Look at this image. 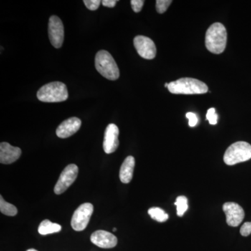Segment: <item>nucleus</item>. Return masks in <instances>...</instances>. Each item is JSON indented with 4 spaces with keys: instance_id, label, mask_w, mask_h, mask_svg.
<instances>
[{
    "instance_id": "11",
    "label": "nucleus",
    "mask_w": 251,
    "mask_h": 251,
    "mask_svg": "<svg viewBox=\"0 0 251 251\" xmlns=\"http://www.w3.org/2000/svg\"><path fill=\"white\" fill-rule=\"evenodd\" d=\"M120 133L118 127L114 124H110L107 126L104 134L103 148L106 153L115 152L118 148L120 142L118 136Z\"/></svg>"
},
{
    "instance_id": "5",
    "label": "nucleus",
    "mask_w": 251,
    "mask_h": 251,
    "mask_svg": "<svg viewBox=\"0 0 251 251\" xmlns=\"http://www.w3.org/2000/svg\"><path fill=\"white\" fill-rule=\"evenodd\" d=\"M251 158V145L247 142L239 141L231 145L225 152L224 161L227 166L249 161Z\"/></svg>"
},
{
    "instance_id": "21",
    "label": "nucleus",
    "mask_w": 251,
    "mask_h": 251,
    "mask_svg": "<svg viewBox=\"0 0 251 251\" xmlns=\"http://www.w3.org/2000/svg\"><path fill=\"white\" fill-rule=\"evenodd\" d=\"M206 120L211 125H216L218 122V115L216 113L215 108H211L208 110L206 113Z\"/></svg>"
},
{
    "instance_id": "13",
    "label": "nucleus",
    "mask_w": 251,
    "mask_h": 251,
    "mask_svg": "<svg viewBox=\"0 0 251 251\" xmlns=\"http://www.w3.org/2000/svg\"><path fill=\"white\" fill-rule=\"evenodd\" d=\"M82 122L77 117H71L57 127L56 134L60 138H67L80 129Z\"/></svg>"
},
{
    "instance_id": "29",
    "label": "nucleus",
    "mask_w": 251,
    "mask_h": 251,
    "mask_svg": "<svg viewBox=\"0 0 251 251\" xmlns=\"http://www.w3.org/2000/svg\"><path fill=\"white\" fill-rule=\"evenodd\" d=\"M114 232H115V231H117V228H113Z\"/></svg>"
},
{
    "instance_id": "14",
    "label": "nucleus",
    "mask_w": 251,
    "mask_h": 251,
    "mask_svg": "<svg viewBox=\"0 0 251 251\" xmlns=\"http://www.w3.org/2000/svg\"><path fill=\"white\" fill-rule=\"evenodd\" d=\"M21 149L13 147L8 143L0 144V162L2 164H11L17 161L21 156Z\"/></svg>"
},
{
    "instance_id": "12",
    "label": "nucleus",
    "mask_w": 251,
    "mask_h": 251,
    "mask_svg": "<svg viewBox=\"0 0 251 251\" xmlns=\"http://www.w3.org/2000/svg\"><path fill=\"white\" fill-rule=\"evenodd\" d=\"M90 239L92 244L102 249H112L117 244V238L107 231H96L91 235Z\"/></svg>"
},
{
    "instance_id": "10",
    "label": "nucleus",
    "mask_w": 251,
    "mask_h": 251,
    "mask_svg": "<svg viewBox=\"0 0 251 251\" xmlns=\"http://www.w3.org/2000/svg\"><path fill=\"white\" fill-rule=\"evenodd\" d=\"M226 216V223L231 227H237L245 216L244 209L235 202H226L223 206Z\"/></svg>"
},
{
    "instance_id": "27",
    "label": "nucleus",
    "mask_w": 251,
    "mask_h": 251,
    "mask_svg": "<svg viewBox=\"0 0 251 251\" xmlns=\"http://www.w3.org/2000/svg\"><path fill=\"white\" fill-rule=\"evenodd\" d=\"M27 251H36V249H28V250Z\"/></svg>"
},
{
    "instance_id": "25",
    "label": "nucleus",
    "mask_w": 251,
    "mask_h": 251,
    "mask_svg": "<svg viewBox=\"0 0 251 251\" xmlns=\"http://www.w3.org/2000/svg\"><path fill=\"white\" fill-rule=\"evenodd\" d=\"M186 117L189 120L188 125L190 126L194 127L198 125V119L196 114L193 113V112H188V113H186Z\"/></svg>"
},
{
    "instance_id": "28",
    "label": "nucleus",
    "mask_w": 251,
    "mask_h": 251,
    "mask_svg": "<svg viewBox=\"0 0 251 251\" xmlns=\"http://www.w3.org/2000/svg\"><path fill=\"white\" fill-rule=\"evenodd\" d=\"M168 85H169V83L165 84V87H167V88H168Z\"/></svg>"
},
{
    "instance_id": "24",
    "label": "nucleus",
    "mask_w": 251,
    "mask_h": 251,
    "mask_svg": "<svg viewBox=\"0 0 251 251\" xmlns=\"http://www.w3.org/2000/svg\"><path fill=\"white\" fill-rule=\"evenodd\" d=\"M240 233L244 237H248L251 234V222L244 223L240 229Z\"/></svg>"
},
{
    "instance_id": "20",
    "label": "nucleus",
    "mask_w": 251,
    "mask_h": 251,
    "mask_svg": "<svg viewBox=\"0 0 251 251\" xmlns=\"http://www.w3.org/2000/svg\"><path fill=\"white\" fill-rule=\"evenodd\" d=\"M173 1L171 0H157L156 1V8L157 12L159 14H163L166 12L172 4Z\"/></svg>"
},
{
    "instance_id": "23",
    "label": "nucleus",
    "mask_w": 251,
    "mask_h": 251,
    "mask_svg": "<svg viewBox=\"0 0 251 251\" xmlns=\"http://www.w3.org/2000/svg\"><path fill=\"white\" fill-rule=\"evenodd\" d=\"M144 3H145V1H143V0H131L130 1L132 9L135 13H138L141 11L143 9Z\"/></svg>"
},
{
    "instance_id": "3",
    "label": "nucleus",
    "mask_w": 251,
    "mask_h": 251,
    "mask_svg": "<svg viewBox=\"0 0 251 251\" xmlns=\"http://www.w3.org/2000/svg\"><path fill=\"white\" fill-rule=\"evenodd\" d=\"M69 93L67 86L61 82H52L41 87L37 92L39 100L46 103H57L67 100Z\"/></svg>"
},
{
    "instance_id": "19",
    "label": "nucleus",
    "mask_w": 251,
    "mask_h": 251,
    "mask_svg": "<svg viewBox=\"0 0 251 251\" xmlns=\"http://www.w3.org/2000/svg\"><path fill=\"white\" fill-rule=\"evenodd\" d=\"M175 204L176 206L177 215L182 216L188 208V199L185 196H179L176 198Z\"/></svg>"
},
{
    "instance_id": "2",
    "label": "nucleus",
    "mask_w": 251,
    "mask_h": 251,
    "mask_svg": "<svg viewBox=\"0 0 251 251\" xmlns=\"http://www.w3.org/2000/svg\"><path fill=\"white\" fill-rule=\"evenodd\" d=\"M168 89L174 94H202L208 92L204 82L192 77H182L170 82Z\"/></svg>"
},
{
    "instance_id": "16",
    "label": "nucleus",
    "mask_w": 251,
    "mask_h": 251,
    "mask_svg": "<svg viewBox=\"0 0 251 251\" xmlns=\"http://www.w3.org/2000/svg\"><path fill=\"white\" fill-rule=\"evenodd\" d=\"M61 229H62V226L60 225L54 224L49 220L46 219L43 221L39 225L38 232L42 235H46V234L60 232Z\"/></svg>"
},
{
    "instance_id": "17",
    "label": "nucleus",
    "mask_w": 251,
    "mask_h": 251,
    "mask_svg": "<svg viewBox=\"0 0 251 251\" xmlns=\"http://www.w3.org/2000/svg\"><path fill=\"white\" fill-rule=\"evenodd\" d=\"M0 211L4 215L9 216H14L18 214L17 208L13 204L6 202L1 196H0Z\"/></svg>"
},
{
    "instance_id": "15",
    "label": "nucleus",
    "mask_w": 251,
    "mask_h": 251,
    "mask_svg": "<svg viewBox=\"0 0 251 251\" xmlns=\"http://www.w3.org/2000/svg\"><path fill=\"white\" fill-rule=\"evenodd\" d=\"M135 163L134 157L132 156L126 157L122 163L120 171V179L124 184H128L133 179Z\"/></svg>"
},
{
    "instance_id": "6",
    "label": "nucleus",
    "mask_w": 251,
    "mask_h": 251,
    "mask_svg": "<svg viewBox=\"0 0 251 251\" xmlns=\"http://www.w3.org/2000/svg\"><path fill=\"white\" fill-rule=\"evenodd\" d=\"M93 212L94 206L91 203H84L79 206L72 216L71 222L72 228L77 232L84 230L90 222Z\"/></svg>"
},
{
    "instance_id": "18",
    "label": "nucleus",
    "mask_w": 251,
    "mask_h": 251,
    "mask_svg": "<svg viewBox=\"0 0 251 251\" xmlns=\"http://www.w3.org/2000/svg\"><path fill=\"white\" fill-rule=\"evenodd\" d=\"M148 214L151 216V219L158 222H165L169 218L168 214L159 207L150 208L148 210Z\"/></svg>"
},
{
    "instance_id": "4",
    "label": "nucleus",
    "mask_w": 251,
    "mask_h": 251,
    "mask_svg": "<svg viewBox=\"0 0 251 251\" xmlns=\"http://www.w3.org/2000/svg\"><path fill=\"white\" fill-rule=\"evenodd\" d=\"M95 67L97 72L105 78L116 80L120 77V70L117 63L106 50H100L96 54Z\"/></svg>"
},
{
    "instance_id": "26",
    "label": "nucleus",
    "mask_w": 251,
    "mask_h": 251,
    "mask_svg": "<svg viewBox=\"0 0 251 251\" xmlns=\"http://www.w3.org/2000/svg\"><path fill=\"white\" fill-rule=\"evenodd\" d=\"M117 1H116V0H103V1H101V3L104 6H106V7L109 8H113L115 7Z\"/></svg>"
},
{
    "instance_id": "7",
    "label": "nucleus",
    "mask_w": 251,
    "mask_h": 251,
    "mask_svg": "<svg viewBox=\"0 0 251 251\" xmlns=\"http://www.w3.org/2000/svg\"><path fill=\"white\" fill-rule=\"evenodd\" d=\"M77 175L78 168L76 165L70 164L66 167L61 173L58 181L54 186V193L60 195L65 192L77 179Z\"/></svg>"
},
{
    "instance_id": "1",
    "label": "nucleus",
    "mask_w": 251,
    "mask_h": 251,
    "mask_svg": "<svg viewBox=\"0 0 251 251\" xmlns=\"http://www.w3.org/2000/svg\"><path fill=\"white\" fill-rule=\"evenodd\" d=\"M227 30L224 25L215 23L208 28L205 36V45L208 50L214 54H221L227 44Z\"/></svg>"
},
{
    "instance_id": "9",
    "label": "nucleus",
    "mask_w": 251,
    "mask_h": 251,
    "mask_svg": "<svg viewBox=\"0 0 251 251\" xmlns=\"http://www.w3.org/2000/svg\"><path fill=\"white\" fill-rule=\"evenodd\" d=\"M133 44L140 57L146 59H152L156 57V48L150 38L145 36H137L133 39Z\"/></svg>"
},
{
    "instance_id": "22",
    "label": "nucleus",
    "mask_w": 251,
    "mask_h": 251,
    "mask_svg": "<svg viewBox=\"0 0 251 251\" xmlns=\"http://www.w3.org/2000/svg\"><path fill=\"white\" fill-rule=\"evenodd\" d=\"M83 2L85 3L87 9L91 11H95V10L98 9L101 1L100 0H85Z\"/></svg>"
},
{
    "instance_id": "8",
    "label": "nucleus",
    "mask_w": 251,
    "mask_h": 251,
    "mask_svg": "<svg viewBox=\"0 0 251 251\" xmlns=\"http://www.w3.org/2000/svg\"><path fill=\"white\" fill-rule=\"evenodd\" d=\"M49 35L51 44L55 49L62 47L64 39V28L60 18L56 16L50 18Z\"/></svg>"
}]
</instances>
